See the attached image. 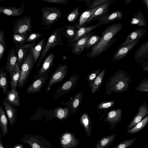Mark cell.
Segmentation results:
<instances>
[{"label": "cell", "instance_id": "obj_1", "mask_svg": "<svg viewBox=\"0 0 148 148\" xmlns=\"http://www.w3.org/2000/svg\"><path fill=\"white\" fill-rule=\"evenodd\" d=\"M123 25L115 23L108 26L101 32V38L99 42L87 53L86 57L93 58L101 55L108 49L116 40L114 36L122 29Z\"/></svg>", "mask_w": 148, "mask_h": 148}, {"label": "cell", "instance_id": "obj_2", "mask_svg": "<svg viewBox=\"0 0 148 148\" xmlns=\"http://www.w3.org/2000/svg\"><path fill=\"white\" fill-rule=\"evenodd\" d=\"M133 81L128 72L119 70L107 81L105 94L110 96L113 92L121 93L130 91V84Z\"/></svg>", "mask_w": 148, "mask_h": 148}, {"label": "cell", "instance_id": "obj_3", "mask_svg": "<svg viewBox=\"0 0 148 148\" xmlns=\"http://www.w3.org/2000/svg\"><path fill=\"white\" fill-rule=\"evenodd\" d=\"M62 28L63 27H58L52 31V34L47 40L43 51L37 62L36 68L39 67L42 60L51 48L58 45H62Z\"/></svg>", "mask_w": 148, "mask_h": 148}, {"label": "cell", "instance_id": "obj_4", "mask_svg": "<svg viewBox=\"0 0 148 148\" xmlns=\"http://www.w3.org/2000/svg\"><path fill=\"white\" fill-rule=\"evenodd\" d=\"M43 25L49 29L55 23L58 21L62 14V11L56 7L45 6L41 9Z\"/></svg>", "mask_w": 148, "mask_h": 148}, {"label": "cell", "instance_id": "obj_5", "mask_svg": "<svg viewBox=\"0 0 148 148\" xmlns=\"http://www.w3.org/2000/svg\"><path fill=\"white\" fill-rule=\"evenodd\" d=\"M24 144H27L32 148H52L50 142L45 138L39 135L25 133L20 139Z\"/></svg>", "mask_w": 148, "mask_h": 148}, {"label": "cell", "instance_id": "obj_6", "mask_svg": "<svg viewBox=\"0 0 148 148\" xmlns=\"http://www.w3.org/2000/svg\"><path fill=\"white\" fill-rule=\"evenodd\" d=\"M32 55L30 53L23 62L20 69V75L18 86L20 88L23 87L28 79L34 65Z\"/></svg>", "mask_w": 148, "mask_h": 148}, {"label": "cell", "instance_id": "obj_7", "mask_svg": "<svg viewBox=\"0 0 148 148\" xmlns=\"http://www.w3.org/2000/svg\"><path fill=\"white\" fill-rule=\"evenodd\" d=\"M32 20L29 16L18 18L13 21V34H32Z\"/></svg>", "mask_w": 148, "mask_h": 148}, {"label": "cell", "instance_id": "obj_8", "mask_svg": "<svg viewBox=\"0 0 148 148\" xmlns=\"http://www.w3.org/2000/svg\"><path fill=\"white\" fill-rule=\"evenodd\" d=\"M80 78L79 75H72L56 90L53 100L68 93L75 87L77 81Z\"/></svg>", "mask_w": 148, "mask_h": 148}, {"label": "cell", "instance_id": "obj_9", "mask_svg": "<svg viewBox=\"0 0 148 148\" xmlns=\"http://www.w3.org/2000/svg\"><path fill=\"white\" fill-rule=\"evenodd\" d=\"M59 139V145L61 148H75L80 144L81 140L70 132H64L61 135Z\"/></svg>", "mask_w": 148, "mask_h": 148}, {"label": "cell", "instance_id": "obj_10", "mask_svg": "<svg viewBox=\"0 0 148 148\" xmlns=\"http://www.w3.org/2000/svg\"><path fill=\"white\" fill-rule=\"evenodd\" d=\"M68 66L66 64H59L56 69L52 74L49 82L46 91H49L55 84L61 82L66 76Z\"/></svg>", "mask_w": 148, "mask_h": 148}, {"label": "cell", "instance_id": "obj_11", "mask_svg": "<svg viewBox=\"0 0 148 148\" xmlns=\"http://www.w3.org/2000/svg\"><path fill=\"white\" fill-rule=\"evenodd\" d=\"M122 113V110L121 108L111 110L106 113L103 123H109L111 131L121 121Z\"/></svg>", "mask_w": 148, "mask_h": 148}, {"label": "cell", "instance_id": "obj_12", "mask_svg": "<svg viewBox=\"0 0 148 148\" xmlns=\"http://www.w3.org/2000/svg\"><path fill=\"white\" fill-rule=\"evenodd\" d=\"M114 2L110 0L100 5L88 20L86 25L92 21L98 20L108 14L110 5Z\"/></svg>", "mask_w": 148, "mask_h": 148}, {"label": "cell", "instance_id": "obj_13", "mask_svg": "<svg viewBox=\"0 0 148 148\" xmlns=\"http://www.w3.org/2000/svg\"><path fill=\"white\" fill-rule=\"evenodd\" d=\"M83 97L82 92L76 93L71 99L67 102L61 103L66 105L71 113L74 114L76 112L82 103Z\"/></svg>", "mask_w": 148, "mask_h": 148}, {"label": "cell", "instance_id": "obj_14", "mask_svg": "<svg viewBox=\"0 0 148 148\" xmlns=\"http://www.w3.org/2000/svg\"><path fill=\"white\" fill-rule=\"evenodd\" d=\"M54 56L53 52L50 53L45 58L42 66L34 77L35 80L38 78L48 75L53 65Z\"/></svg>", "mask_w": 148, "mask_h": 148}, {"label": "cell", "instance_id": "obj_15", "mask_svg": "<svg viewBox=\"0 0 148 148\" xmlns=\"http://www.w3.org/2000/svg\"><path fill=\"white\" fill-rule=\"evenodd\" d=\"M139 39L125 45H121L117 49L113 55L112 61L121 60L137 44Z\"/></svg>", "mask_w": 148, "mask_h": 148}, {"label": "cell", "instance_id": "obj_16", "mask_svg": "<svg viewBox=\"0 0 148 148\" xmlns=\"http://www.w3.org/2000/svg\"><path fill=\"white\" fill-rule=\"evenodd\" d=\"M148 115V105L143 102L138 109V112L134 116L132 121L127 127L129 130L133 128L141 121L146 116Z\"/></svg>", "mask_w": 148, "mask_h": 148}, {"label": "cell", "instance_id": "obj_17", "mask_svg": "<svg viewBox=\"0 0 148 148\" xmlns=\"http://www.w3.org/2000/svg\"><path fill=\"white\" fill-rule=\"evenodd\" d=\"M95 33L94 32H91L75 42L72 46V53L75 56H79L80 54L85 49L88 38Z\"/></svg>", "mask_w": 148, "mask_h": 148}, {"label": "cell", "instance_id": "obj_18", "mask_svg": "<svg viewBox=\"0 0 148 148\" xmlns=\"http://www.w3.org/2000/svg\"><path fill=\"white\" fill-rule=\"evenodd\" d=\"M134 58L135 62L140 64L148 59V41H145L136 51Z\"/></svg>", "mask_w": 148, "mask_h": 148}, {"label": "cell", "instance_id": "obj_19", "mask_svg": "<svg viewBox=\"0 0 148 148\" xmlns=\"http://www.w3.org/2000/svg\"><path fill=\"white\" fill-rule=\"evenodd\" d=\"M18 61V53L13 46L8 52L6 65V70L9 73L10 76Z\"/></svg>", "mask_w": 148, "mask_h": 148}, {"label": "cell", "instance_id": "obj_20", "mask_svg": "<svg viewBox=\"0 0 148 148\" xmlns=\"http://www.w3.org/2000/svg\"><path fill=\"white\" fill-rule=\"evenodd\" d=\"M48 76V74L43 75L34 80L27 87L26 90L27 92L31 94L40 92Z\"/></svg>", "mask_w": 148, "mask_h": 148}, {"label": "cell", "instance_id": "obj_21", "mask_svg": "<svg viewBox=\"0 0 148 148\" xmlns=\"http://www.w3.org/2000/svg\"><path fill=\"white\" fill-rule=\"evenodd\" d=\"M78 29L75 25H64L63 27L62 34V36L66 38L69 42V46H72L73 39Z\"/></svg>", "mask_w": 148, "mask_h": 148}, {"label": "cell", "instance_id": "obj_22", "mask_svg": "<svg viewBox=\"0 0 148 148\" xmlns=\"http://www.w3.org/2000/svg\"><path fill=\"white\" fill-rule=\"evenodd\" d=\"M79 122L84 127L87 137H89L92 131V122L90 115L87 112L83 113L80 117Z\"/></svg>", "mask_w": 148, "mask_h": 148}, {"label": "cell", "instance_id": "obj_23", "mask_svg": "<svg viewBox=\"0 0 148 148\" xmlns=\"http://www.w3.org/2000/svg\"><path fill=\"white\" fill-rule=\"evenodd\" d=\"M25 9L23 2L21 3V6L18 8L14 7L0 6V14H4L11 16H19L25 11Z\"/></svg>", "mask_w": 148, "mask_h": 148}, {"label": "cell", "instance_id": "obj_24", "mask_svg": "<svg viewBox=\"0 0 148 148\" xmlns=\"http://www.w3.org/2000/svg\"><path fill=\"white\" fill-rule=\"evenodd\" d=\"M36 42L28 44H24L20 46L17 50L18 60L21 66V64L30 53L31 49L35 46Z\"/></svg>", "mask_w": 148, "mask_h": 148}, {"label": "cell", "instance_id": "obj_25", "mask_svg": "<svg viewBox=\"0 0 148 148\" xmlns=\"http://www.w3.org/2000/svg\"><path fill=\"white\" fill-rule=\"evenodd\" d=\"M5 100L13 106L18 107L20 105V98L16 88L11 86V89L6 94Z\"/></svg>", "mask_w": 148, "mask_h": 148}, {"label": "cell", "instance_id": "obj_26", "mask_svg": "<svg viewBox=\"0 0 148 148\" xmlns=\"http://www.w3.org/2000/svg\"><path fill=\"white\" fill-rule=\"evenodd\" d=\"M3 104L8 117L10 124L13 125L16 122L18 116L17 108H14L5 100L3 101Z\"/></svg>", "mask_w": 148, "mask_h": 148}, {"label": "cell", "instance_id": "obj_27", "mask_svg": "<svg viewBox=\"0 0 148 148\" xmlns=\"http://www.w3.org/2000/svg\"><path fill=\"white\" fill-rule=\"evenodd\" d=\"M99 6L92 9H88L82 12L75 25L76 27L78 29L81 27H85L88 20Z\"/></svg>", "mask_w": 148, "mask_h": 148}, {"label": "cell", "instance_id": "obj_28", "mask_svg": "<svg viewBox=\"0 0 148 148\" xmlns=\"http://www.w3.org/2000/svg\"><path fill=\"white\" fill-rule=\"evenodd\" d=\"M101 24L99 22L96 24L88 27H82L78 29L73 40V44L78 40L86 36Z\"/></svg>", "mask_w": 148, "mask_h": 148}, {"label": "cell", "instance_id": "obj_29", "mask_svg": "<svg viewBox=\"0 0 148 148\" xmlns=\"http://www.w3.org/2000/svg\"><path fill=\"white\" fill-rule=\"evenodd\" d=\"M146 31V30L145 28H140L134 30L129 34L125 40L121 43V45H125L136 40L139 39L145 34Z\"/></svg>", "mask_w": 148, "mask_h": 148}, {"label": "cell", "instance_id": "obj_30", "mask_svg": "<svg viewBox=\"0 0 148 148\" xmlns=\"http://www.w3.org/2000/svg\"><path fill=\"white\" fill-rule=\"evenodd\" d=\"M106 69V68H105L101 71L93 80L91 85L89 86L92 94H94L97 92H99V89L104 78Z\"/></svg>", "mask_w": 148, "mask_h": 148}, {"label": "cell", "instance_id": "obj_31", "mask_svg": "<svg viewBox=\"0 0 148 148\" xmlns=\"http://www.w3.org/2000/svg\"><path fill=\"white\" fill-rule=\"evenodd\" d=\"M123 13L119 11H116L108 14L98 21L101 25H105L121 18Z\"/></svg>", "mask_w": 148, "mask_h": 148}, {"label": "cell", "instance_id": "obj_32", "mask_svg": "<svg viewBox=\"0 0 148 148\" xmlns=\"http://www.w3.org/2000/svg\"><path fill=\"white\" fill-rule=\"evenodd\" d=\"M45 40L43 38L40 40L37 45L33 47L30 50L32 55L34 63L35 64L40 56L45 45Z\"/></svg>", "mask_w": 148, "mask_h": 148}, {"label": "cell", "instance_id": "obj_33", "mask_svg": "<svg viewBox=\"0 0 148 148\" xmlns=\"http://www.w3.org/2000/svg\"><path fill=\"white\" fill-rule=\"evenodd\" d=\"M116 136V134L102 137L99 140L94 148H107L114 142Z\"/></svg>", "mask_w": 148, "mask_h": 148}, {"label": "cell", "instance_id": "obj_34", "mask_svg": "<svg viewBox=\"0 0 148 148\" xmlns=\"http://www.w3.org/2000/svg\"><path fill=\"white\" fill-rule=\"evenodd\" d=\"M71 113L66 106L64 108L58 106L54 110V117L61 121L66 120L70 115Z\"/></svg>", "mask_w": 148, "mask_h": 148}, {"label": "cell", "instance_id": "obj_35", "mask_svg": "<svg viewBox=\"0 0 148 148\" xmlns=\"http://www.w3.org/2000/svg\"><path fill=\"white\" fill-rule=\"evenodd\" d=\"M133 16L130 21L131 25H136L140 27L146 26V21L141 11L133 13Z\"/></svg>", "mask_w": 148, "mask_h": 148}, {"label": "cell", "instance_id": "obj_36", "mask_svg": "<svg viewBox=\"0 0 148 148\" xmlns=\"http://www.w3.org/2000/svg\"><path fill=\"white\" fill-rule=\"evenodd\" d=\"M8 120L5 111L2 106L0 105V126L2 135L5 136L8 132Z\"/></svg>", "mask_w": 148, "mask_h": 148}, {"label": "cell", "instance_id": "obj_37", "mask_svg": "<svg viewBox=\"0 0 148 148\" xmlns=\"http://www.w3.org/2000/svg\"><path fill=\"white\" fill-rule=\"evenodd\" d=\"M20 64L18 61L15 65L11 76L10 84L11 86L16 88L18 82L20 78L21 71Z\"/></svg>", "mask_w": 148, "mask_h": 148}, {"label": "cell", "instance_id": "obj_38", "mask_svg": "<svg viewBox=\"0 0 148 148\" xmlns=\"http://www.w3.org/2000/svg\"><path fill=\"white\" fill-rule=\"evenodd\" d=\"M29 36L28 33L23 34H13V40L16 47L15 51L17 52L19 47L26 42Z\"/></svg>", "mask_w": 148, "mask_h": 148}, {"label": "cell", "instance_id": "obj_39", "mask_svg": "<svg viewBox=\"0 0 148 148\" xmlns=\"http://www.w3.org/2000/svg\"><path fill=\"white\" fill-rule=\"evenodd\" d=\"M115 102L113 100L103 101L97 106V110L100 115L102 112H106L107 110L114 107Z\"/></svg>", "mask_w": 148, "mask_h": 148}, {"label": "cell", "instance_id": "obj_40", "mask_svg": "<svg viewBox=\"0 0 148 148\" xmlns=\"http://www.w3.org/2000/svg\"><path fill=\"white\" fill-rule=\"evenodd\" d=\"M3 66L1 67L0 71V88L3 89L4 94H6L8 92V81L6 71L3 72Z\"/></svg>", "mask_w": 148, "mask_h": 148}, {"label": "cell", "instance_id": "obj_41", "mask_svg": "<svg viewBox=\"0 0 148 148\" xmlns=\"http://www.w3.org/2000/svg\"><path fill=\"white\" fill-rule=\"evenodd\" d=\"M148 122V115L138 123L132 129L128 130L127 132L130 134L135 133L140 130L144 127Z\"/></svg>", "mask_w": 148, "mask_h": 148}, {"label": "cell", "instance_id": "obj_42", "mask_svg": "<svg viewBox=\"0 0 148 148\" xmlns=\"http://www.w3.org/2000/svg\"><path fill=\"white\" fill-rule=\"evenodd\" d=\"M6 49L4 32L3 29L0 31V61L3 58Z\"/></svg>", "mask_w": 148, "mask_h": 148}, {"label": "cell", "instance_id": "obj_43", "mask_svg": "<svg viewBox=\"0 0 148 148\" xmlns=\"http://www.w3.org/2000/svg\"><path fill=\"white\" fill-rule=\"evenodd\" d=\"M101 38V36L98 35H93L91 36L87 41L85 49L91 48L99 42Z\"/></svg>", "mask_w": 148, "mask_h": 148}, {"label": "cell", "instance_id": "obj_44", "mask_svg": "<svg viewBox=\"0 0 148 148\" xmlns=\"http://www.w3.org/2000/svg\"><path fill=\"white\" fill-rule=\"evenodd\" d=\"M79 14V8L78 7H77L67 15V19L69 22L74 23L77 19Z\"/></svg>", "mask_w": 148, "mask_h": 148}, {"label": "cell", "instance_id": "obj_45", "mask_svg": "<svg viewBox=\"0 0 148 148\" xmlns=\"http://www.w3.org/2000/svg\"><path fill=\"white\" fill-rule=\"evenodd\" d=\"M135 90L139 92H148V79H142Z\"/></svg>", "mask_w": 148, "mask_h": 148}, {"label": "cell", "instance_id": "obj_46", "mask_svg": "<svg viewBox=\"0 0 148 148\" xmlns=\"http://www.w3.org/2000/svg\"><path fill=\"white\" fill-rule=\"evenodd\" d=\"M100 71V69H98L89 73L86 75L85 79L88 82L89 86L91 85L93 80L101 72Z\"/></svg>", "mask_w": 148, "mask_h": 148}, {"label": "cell", "instance_id": "obj_47", "mask_svg": "<svg viewBox=\"0 0 148 148\" xmlns=\"http://www.w3.org/2000/svg\"><path fill=\"white\" fill-rule=\"evenodd\" d=\"M135 140V138L125 140L119 143L113 148H128L132 145Z\"/></svg>", "mask_w": 148, "mask_h": 148}, {"label": "cell", "instance_id": "obj_48", "mask_svg": "<svg viewBox=\"0 0 148 148\" xmlns=\"http://www.w3.org/2000/svg\"><path fill=\"white\" fill-rule=\"evenodd\" d=\"M42 36V34L41 33H32L29 35L26 42H27L29 43H31L33 42H35L36 40L38 39Z\"/></svg>", "mask_w": 148, "mask_h": 148}, {"label": "cell", "instance_id": "obj_49", "mask_svg": "<svg viewBox=\"0 0 148 148\" xmlns=\"http://www.w3.org/2000/svg\"><path fill=\"white\" fill-rule=\"evenodd\" d=\"M110 0H94L92 1L91 4L88 7V9H90L99 6Z\"/></svg>", "mask_w": 148, "mask_h": 148}, {"label": "cell", "instance_id": "obj_50", "mask_svg": "<svg viewBox=\"0 0 148 148\" xmlns=\"http://www.w3.org/2000/svg\"><path fill=\"white\" fill-rule=\"evenodd\" d=\"M41 1L57 4H66L68 2L67 0H40Z\"/></svg>", "mask_w": 148, "mask_h": 148}, {"label": "cell", "instance_id": "obj_51", "mask_svg": "<svg viewBox=\"0 0 148 148\" xmlns=\"http://www.w3.org/2000/svg\"><path fill=\"white\" fill-rule=\"evenodd\" d=\"M143 66V71H148V59L140 64Z\"/></svg>", "mask_w": 148, "mask_h": 148}, {"label": "cell", "instance_id": "obj_52", "mask_svg": "<svg viewBox=\"0 0 148 148\" xmlns=\"http://www.w3.org/2000/svg\"><path fill=\"white\" fill-rule=\"evenodd\" d=\"M142 1L145 5L147 11L148 12V0H143Z\"/></svg>", "mask_w": 148, "mask_h": 148}, {"label": "cell", "instance_id": "obj_53", "mask_svg": "<svg viewBox=\"0 0 148 148\" xmlns=\"http://www.w3.org/2000/svg\"><path fill=\"white\" fill-rule=\"evenodd\" d=\"M13 148H25V147L23 145L18 144L15 145Z\"/></svg>", "mask_w": 148, "mask_h": 148}, {"label": "cell", "instance_id": "obj_54", "mask_svg": "<svg viewBox=\"0 0 148 148\" xmlns=\"http://www.w3.org/2000/svg\"><path fill=\"white\" fill-rule=\"evenodd\" d=\"M1 136V135L0 133V148H5L3 146Z\"/></svg>", "mask_w": 148, "mask_h": 148}, {"label": "cell", "instance_id": "obj_55", "mask_svg": "<svg viewBox=\"0 0 148 148\" xmlns=\"http://www.w3.org/2000/svg\"><path fill=\"white\" fill-rule=\"evenodd\" d=\"M131 1V0H125V4H128Z\"/></svg>", "mask_w": 148, "mask_h": 148}, {"label": "cell", "instance_id": "obj_56", "mask_svg": "<svg viewBox=\"0 0 148 148\" xmlns=\"http://www.w3.org/2000/svg\"><path fill=\"white\" fill-rule=\"evenodd\" d=\"M28 148H32L31 147V146H29V147Z\"/></svg>", "mask_w": 148, "mask_h": 148}]
</instances>
